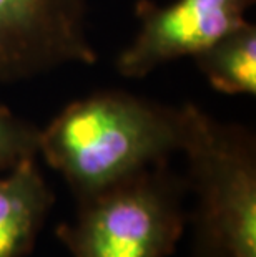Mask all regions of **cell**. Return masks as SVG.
<instances>
[{"mask_svg": "<svg viewBox=\"0 0 256 257\" xmlns=\"http://www.w3.org/2000/svg\"><path fill=\"white\" fill-rule=\"evenodd\" d=\"M182 146L180 106L123 90H102L68 103L39 131V155L87 199Z\"/></svg>", "mask_w": 256, "mask_h": 257, "instance_id": "1", "label": "cell"}, {"mask_svg": "<svg viewBox=\"0 0 256 257\" xmlns=\"http://www.w3.org/2000/svg\"><path fill=\"white\" fill-rule=\"evenodd\" d=\"M187 186L195 193V257H256V141L195 103L180 105Z\"/></svg>", "mask_w": 256, "mask_h": 257, "instance_id": "2", "label": "cell"}, {"mask_svg": "<svg viewBox=\"0 0 256 257\" xmlns=\"http://www.w3.org/2000/svg\"><path fill=\"white\" fill-rule=\"evenodd\" d=\"M187 181L158 163L78 201L58 237L73 257H166L187 226Z\"/></svg>", "mask_w": 256, "mask_h": 257, "instance_id": "3", "label": "cell"}, {"mask_svg": "<svg viewBox=\"0 0 256 257\" xmlns=\"http://www.w3.org/2000/svg\"><path fill=\"white\" fill-rule=\"evenodd\" d=\"M89 0H0V83L94 65Z\"/></svg>", "mask_w": 256, "mask_h": 257, "instance_id": "4", "label": "cell"}, {"mask_svg": "<svg viewBox=\"0 0 256 257\" xmlns=\"http://www.w3.org/2000/svg\"><path fill=\"white\" fill-rule=\"evenodd\" d=\"M254 0H173L156 5L140 0L138 30L118 53L115 70L130 80H141L161 65L193 58L221 37L246 22Z\"/></svg>", "mask_w": 256, "mask_h": 257, "instance_id": "5", "label": "cell"}, {"mask_svg": "<svg viewBox=\"0 0 256 257\" xmlns=\"http://www.w3.org/2000/svg\"><path fill=\"white\" fill-rule=\"evenodd\" d=\"M53 199L35 156L0 173V257L29 252Z\"/></svg>", "mask_w": 256, "mask_h": 257, "instance_id": "6", "label": "cell"}, {"mask_svg": "<svg viewBox=\"0 0 256 257\" xmlns=\"http://www.w3.org/2000/svg\"><path fill=\"white\" fill-rule=\"evenodd\" d=\"M193 62L211 85L223 95H256V25L244 22L238 29L205 48Z\"/></svg>", "mask_w": 256, "mask_h": 257, "instance_id": "7", "label": "cell"}, {"mask_svg": "<svg viewBox=\"0 0 256 257\" xmlns=\"http://www.w3.org/2000/svg\"><path fill=\"white\" fill-rule=\"evenodd\" d=\"M39 128L0 103V173L39 155Z\"/></svg>", "mask_w": 256, "mask_h": 257, "instance_id": "8", "label": "cell"}]
</instances>
